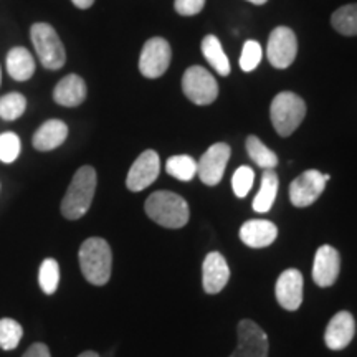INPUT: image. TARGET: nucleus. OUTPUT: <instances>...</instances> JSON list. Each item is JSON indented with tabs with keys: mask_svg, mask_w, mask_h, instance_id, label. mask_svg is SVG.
<instances>
[{
	"mask_svg": "<svg viewBox=\"0 0 357 357\" xmlns=\"http://www.w3.org/2000/svg\"><path fill=\"white\" fill-rule=\"evenodd\" d=\"M144 211L151 220L164 229H182L190 218L189 204L178 194L158 190L147 197Z\"/></svg>",
	"mask_w": 357,
	"mask_h": 357,
	"instance_id": "obj_1",
	"label": "nucleus"
},
{
	"mask_svg": "<svg viewBox=\"0 0 357 357\" xmlns=\"http://www.w3.org/2000/svg\"><path fill=\"white\" fill-rule=\"evenodd\" d=\"M79 268L89 283L95 287H102L111 278L113 270V253L109 243L100 236H91L84 240L78 252Z\"/></svg>",
	"mask_w": 357,
	"mask_h": 357,
	"instance_id": "obj_2",
	"label": "nucleus"
},
{
	"mask_svg": "<svg viewBox=\"0 0 357 357\" xmlns=\"http://www.w3.org/2000/svg\"><path fill=\"white\" fill-rule=\"evenodd\" d=\"M96 171L91 166H83L75 172L68 190L61 200V215L68 220H78L91 207L96 192Z\"/></svg>",
	"mask_w": 357,
	"mask_h": 357,
	"instance_id": "obj_3",
	"label": "nucleus"
},
{
	"mask_svg": "<svg viewBox=\"0 0 357 357\" xmlns=\"http://www.w3.org/2000/svg\"><path fill=\"white\" fill-rule=\"evenodd\" d=\"M306 116V105L301 96L291 91H281L275 96L270 108V118L275 131L281 137H288L300 128Z\"/></svg>",
	"mask_w": 357,
	"mask_h": 357,
	"instance_id": "obj_4",
	"label": "nucleus"
},
{
	"mask_svg": "<svg viewBox=\"0 0 357 357\" xmlns=\"http://www.w3.org/2000/svg\"><path fill=\"white\" fill-rule=\"evenodd\" d=\"M30 37L37 56L47 70H60L66 61V52L56 30L50 24H33L30 29Z\"/></svg>",
	"mask_w": 357,
	"mask_h": 357,
	"instance_id": "obj_5",
	"label": "nucleus"
},
{
	"mask_svg": "<svg viewBox=\"0 0 357 357\" xmlns=\"http://www.w3.org/2000/svg\"><path fill=\"white\" fill-rule=\"evenodd\" d=\"M182 91L194 105L207 106L217 100L218 84L211 71L195 65L185 70L182 77Z\"/></svg>",
	"mask_w": 357,
	"mask_h": 357,
	"instance_id": "obj_6",
	"label": "nucleus"
},
{
	"mask_svg": "<svg viewBox=\"0 0 357 357\" xmlns=\"http://www.w3.org/2000/svg\"><path fill=\"white\" fill-rule=\"evenodd\" d=\"M172 50L166 38H149L142 47L139 56V71L144 78L155 79L166 73L171 65Z\"/></svg>",
	"mask_w": 357,
	"mask_h": 357,
	"instance_id": "obj_7",
	"label": "nucleus"
},
{
	"mask_svg": "<svg viewBox=\"0 0 357 357\" xmlns=\"http://www.w3.org/2000/svg\"><path fill=\"white\" fill-rule=\"evenodd\" d=\"M331 178L329 174H321L316 169L305 171L298 176L289 185V200L294 207L305 208L310 207L321 197L326 189V182Z\"/></svg>",
	"mask_w": 357,
	"mask_h": 357,
	"instance_id": "obj_8",
	"label": "nucleus"
},
{
	"mask_svg": "<svg viewBox=\"0 0 357 357\" xmlns=\"http://www.w3.org/2000/svg\"><path fill=\"white\" fill-rule=\"evenodd\" d=\"M236 349L230 357H268L270 344L265 331L255 321L243 319L236 326Z\"/></svg>",
	"mask_w": 357,
	"mask_h": 357,
	"instance_id": "obj_9",
	"label": "nucleus"
},
{
	"mask_svg": "<svg viewBox=\"0 0 357 357\" xmlns=\"http://www.w3.org/2000/svg\"><path fill=\"white\" fill-rule=\"evenodd\" d=\"M298 53L296 35L288 26H276L268 38L266 56L275 68L284 70L293 63Z\"/></svg>",
	"mask_w": 357,
	"mask_h": 357,
	"instance_id": "obj_10",
	"label": "nucleus"
},
{
	"mask_svg": "<svg viewBox=\"0 0 357 357\" xmlns=\"http://www.w3.org/2000/svg\"><path fill=\"white\" fill-rule=\"evenodd\" d=\"M231 149L225 142H215L205 151L197 162V174L205 185L220 184L225 167L229 164Z\"/></svg>",
	"mask_w": 357,
	"mask_h": 357,
	"instance_id": "obj_11",
	"label": "nucleus"
},
{
	"mask_svg": "<svg viewBox=\"0 0 357 357\" xmlns=\"http://www.w3.org/2000/svg\"><path fill=\"white\" fill-rule=\"evenodd\" d=\"M160 172V160L155 151H144L139 158L134 160L126 177V185L129 190L141 192L149 187Z\"/></svg>",
	"mask_w": 357,
	"mask_h": 357,
	"instance_id": "obj_12",
	"label": "nucleus"
},
{
	"mask_svg": "<svg viewBox=\"0 0 357 357\" xmlns=\"http://www.w3.org/2000/svg\"><path fill=\"white\" fill-rule=\"evenodd\" d=\"M341 271V257L331 245H323L318 248L312 265V280L321 288H329L336 283Z\"/></svg>",
	"mask_w": 357,
	"mask_h": 357,
	"instance_id": "obj_13",
	"label": "nucleus"
},
{
	"mask_svg": "<svg viewBox=\"0 0 357 357\" xmlns=\"http://www.w3.org/2000/svg\"><path fill=\"white\" fill-rule=\"evenodd\" d=\"M356 334V321L349 311H339L329 321L324 333V342L329 349L342 351L351 344Z\"/></svg>",
	"mask_w": 357,
	"mask_h": 357,
	"instance_id": "obj_14",
	"label": "nucleus"
},
{
	"mask_svg": "<svg viewBox=\"0 0 357 357\" xmlns=\"http://www.w3.org/2000/svg\"><path fill=\"white\" fill-rule=\"evenodd\" d=\"M276 300L281 307L296 311L303 303V275L294 268H288L276 281Z\"/></svg>",
	"mask_w": 357,
	"mask_h": 357,
	"instance_id": "obj_15",
	"label": "nucleus"
},
{
	"mask_svg": "<svg viewBox=\"0 0 357 357\" xmlns=\"http://www.w3.org/2000/svg\"><path fill=\"white\" fill-rule=\"evenodd\" d=\"M204 289L208 294L220 293L230 280V268L225 257L218 252H211L204 260L202 266Z\"/></svg>",
	"mask_w": 357,
	"mask_h": 357,
	"instance_id": "obj_16",
	"label": "nucleus"
},
{
	"mask_svg": "<svg viewBox=\"0 0 357 357\" xmlns=\"http://www.w3.org/2000/svg\"><path fill=\"white\" fill-rule=\"evenodd\" d=\"M278 236V229L270 220H248L240 229V238L250 248H266Z\"/></svg>",
	"mask_w": 357,
	"mask_h": 357,
	"instance_id": "obj_17",
	"label": "nucleus"
},
{
	"mask_svg": "<svg viewBox=\"0 0 357 357\" xmlns=\"http://www.w3.org/2000/svg\"><path fill=\"white\" fill-rule=\"evenodd\" d=\"M53 100L65 108H77L86 100V83L78 75H68L61 78L53 89Z\"/></svg>",
	"mask_w": 357,
	"mask_h": 357,
	"instance_id": "obj_18",
	"label": "nucleus"
},
{
	"mask_svg": "<svg viewBox=\"0 0 357 357\" xmlns=\"http://www.w3.org/2000/svg\"><path fill=\"white\" fill-rule=\"evenodd\" d=\"M68 137V126L60 119H48L33 134L32 144L37 151L47 153L60 147Z\"/></svg>",
	"mask_w": 357,
	"mask_h": 357,
	"instance_id": "obj_19",
	"label": "nucleus"
},
{
	"mask_svg": "<svg viewBox=\"0 0 357 357\" xmlns=\"http://www.w3.org/2000/svg\"><path fill=\"white\" fill-rule=\"evenodd\" d=\"M7 71L15 82H26L35 73V60L26 48L15 47L7 53Z\"/></svg>",
	"mask_w": 357,
	"mask_h": 357,
	"instance_id": "obj_20",
	"label": "nucleus"
},
{
	"mask_svg": "<svg viewBox=\"0 0 357 357\" xmlns=\"http://www.w3.org/2000/svg\"><path fill=\"white\" fill-rule=\"evenodd\" d=\"M200 48H202V53L205 60L208 61V65H211L220 77H229L231 70L230 60L229 56L225 55V52H223L220 40H218L215 35H207V37L202 40Z\"/></svg>",
	"mask_w": 357,
	"mask_h": 357,
	"instance_id": "obj_21",
	"label": "nucleus"
},
{
	"mask_svg": "<svg viewBox=\"0 0 357 357\" xmlns=\"http://www.w3.org/2000/svg\"><path fill=\"white\" fill-rule=\"evenodd\" d=\"M278 184H280L278 176H276L273 169H268V171L263 172L260 190H258V194L255 195V199H253V204H252L253 211L260 213L271 211V207H273L275 204L276 194H278Z\"/></svg>",
	"mask_w": 357,
	"mask_h": 357,
	"instance_id": "obj_22",
	"label": "nucleus"
},
{
	"mask_svg": "<svg viewBox=\"0 0 357 357\" xmlns=\"http://www.w3.org/2000/svg\"><path fill=\"white\" fill-rule=\"evenodd\" d=\"M245 147H247L248 158L252 159L258 167H261L263 171L275 169L278 166V155H276L270 147L263 144L257 136H248L247 141H245Z\"/></svg>",
	"mask_w": 357,
	"mask_h": 357,
	"instance_id": "obj_23",
	"label": "nucleus"
},
{
	"mask_svg": "<svg viewBox=\"0 0 357 357\" xmlns=\"http://www.w3.org/2000/svg\"><path fill=\"white\" fill-rule=\"evenodd\" d=\"M331 24L337 33L344 37H356L357 35V3H349L337 8L333 13Z\"/></svg>",
	"mask_w": 357,
	"mask_h": 357,
	"instance_id": "obj_24",
	"label": "nucleus"
},
{
	"mask_svg": "<svg viewBox=\"0 0 357 357\" xmlns=\"http://www.w3.org/2000/svg\"><path fill=\"white\" fill-rule=\"evenodd\" d=\"M166 171L169 176L176 177L177 181L189 182L197 174V160L187 154L172 155V158L167 159Z\"/></svg>",
	"mask_w": 357,
	"mask_h": 357,
	"instance_id": "obj_25",
	"label": "nucleus"
},
{
	"mask_svg": "<svg viewBox=\"0 0 357 357\" xmlns=\"http://www.w3.org/2000/svg\"><path fill=\"white\" fill-rule=\"evenodd\" d=\"M24 337V328L12 318L0 319V349L13 351Z\"/></svg>",
	"mask_w": 357,
	"mask_h": 357,
	"instance_id": "obj_26",
	"label": "nucleus"
},
{
	"mask_svg": "<svg viewBox=\"0 0 357 357\" xmlns=\"http://www.w3.org/2000/svg\"><path fill=\"white\" fill-rule=\"evenodd\" d=\"M60 283V266L53 258H47L42 261L38 270V284L45 294H53Z\"/></svg>",
	"mask_w": 357,
	"mask_h": 357,
	"instance_id": "obj_27",
	"label": "nucleus"
},
{
	"mask_svg": "<svg viewBox=\"0 0 357 357\" xmlns=\"http://www.w3.org/2000/svg\"><path fill=\"white\" fill-rule=\"evenodd\" d=\"M26 109V100L20 93H8L0 98V118L3 121H15Z\"/></svg>",
	"mask_w": 357,
	"mask_h": 357,
	"instance_id": "obj_28",
	"label": "nucleus"
},
{
	"mask_svg": "<svg viewBox=\"0 0 357 357\" xmlns=\"http://www.w3.org/2000/svg\"><path fill=\"white\" fill-rule=\"evenodd\" d=\"M20 137L15 132L7 131L0 134V160L6 164L15 162L20 155Z\"/></svg>",
	"mask_w": 357,
	"mask_h": 357,
	"instance_id": "obj_29",
	"label": "nucleus"
},
{
	"mask_svg": "<svg viewBox=\"0 0 357 357\" xmlns=\"http://www.w3.org/2000/svg\"><path fill=\"white\" fill-rule=\"evenodd\" d=\"M253 181H255V172L252 167L242 166L238 167L231 177V187H234L235 195L238 199H245L248 195V192L252 190Z\"/></svg>",
	"mask_w": 357,
	"mask_h": 357,
	"instance_id": "obj_30",
	"label": "nucleus"
},
{
	"mask_svg": "<svg viewBox=\"0 0 357 357\" xmlns=\"http://www.w3.org/2000/svg\"><path fill=\"white\" fill-rule=\"evenodd\" d=\"M263 56V50L260 47V43L255 42V40H248L243 45V50H242V56H240V68L243 71H253L260 65Z\"/></svg>",
	"mask_w": 357,
	"mask_h": 357,
	"instance_id": "obj_31",
	"label": "nucleus"
},
{
	"mask_svg": "<svg viewBox=\"0 0 357 357\" xmlns=\"http://www.w3.org/2000/svg\"><path fill=\"white\" fill-rule=\"evenodd\" d=\"M205 6V0H176L174 2V8L178 15L184 17H190V15H197L199 12H202V8Z\"/></svg>",
	"mask_w": 357,
	"mask_h": 357,
	"instance_id": "obj_32",
	"label": "nucleus"
},
{
	"mask_svg": "<svg viewBox=\"0 0 357 357\" xmlns=\"http://www.w3.org/2000/svg\"><path fill=\"white\" fill-rule=\"evenodd\" d=\"M22 357H52V356L47 344H43V342H35V344H32L25 351V354Z\"/></svg>",
	"mask_w": 357,
	"mask_h": 357,
	"instance_id": "obj_33",
	"label": "nucleus"
},
{
	"mask_svg": "<svg viewBox=\"0 0 357 357\" xmlns=\"http://www.w3.org/2000/svg\"><path fill=\"white\" fill-rule=\"evenodd\" d=\"M73 6H77L78 8H89L95 3V0H71Z\"/></svg>",
	"mask_w": 357,
	"mask_h": 357,
	"instance_id": "obj_34",
	"label": "nucleus"
},
{
	"mask_svg": "<svg viewBox=\"0 0 357 357\" xmlns=\"http://www.w3.org/2000/svg\"><path fill=\"white\" fill-rule=\"evenodd\" d=\"M78 357H100V354H98V352H95V351H84Z\"/></svg>",
	"mask_w": 357,
	"mask_h": 357,
	"instance_id": "obj_35",
	"label": "nucleus"
},
{
	"mask_svg": "<svg viewBox=\"0 0 357 357\" xmlns=\"http://www.w3.org/2000/svg\"><path fill=\"white\" fill-rule=\"evenodd\" d=\"M248 2L255 3V6H263V3H266L268 0H248Z\"/></svg>",
	"mask_w": 357,
	"mask_h": 357,
	"instance_id": "obj_36",
	"label": "nucleus"
},
{
	"mask_svg": "<svg viewBox=\"0 0 357 357\" xmlns=\"http://www.w3.org/2000/svg\"><path fill=\"white\" fill-rule=\"evenodd\" d=\"M0 84H2V70H0Z\"/></svg>",
	"mask_w": 357,
	"mask_h": 357,
	"instance_id": "obj_37",
	"label": "nucleus"
}]
</instances>
